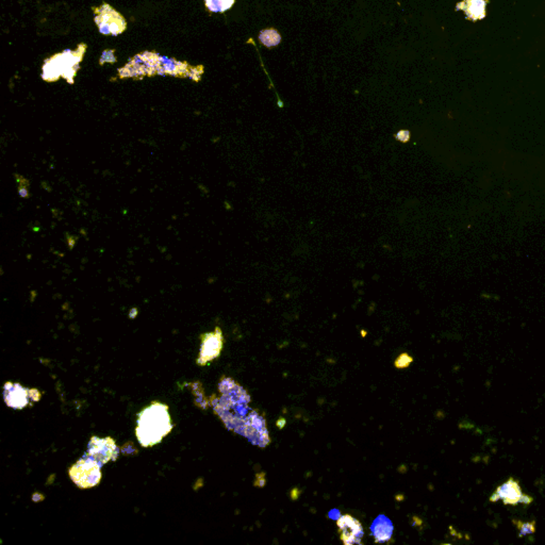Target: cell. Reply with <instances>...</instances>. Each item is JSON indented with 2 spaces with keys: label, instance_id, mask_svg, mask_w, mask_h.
<instances>
[{
  "label": "cell",
  "instance_id": "obj_5",
  "mask_svg": "<svg viewBox=\"0 0 545 545\" xmlns=\"http://www.w3.org/2000/svg\"><path fill=\"white\" fill-rule=\"evenodd\" d=\"M96 25L99 32L105 35H119L127 28V22L123 15L115 11L111 6L103 3L101 7L93 8Z\"/></svg>",
  "mask_w": 545,
  "mask_h": 545
},
{
  "label": "cell",
  "instance_id": "obj_20",
  "mask_svg": "<svg viewBox=\"0 0 545 545\" xmlns=\"http://www.w3.org/2000/svg\"><path fill=\"white\" fill-rule=\"evenodd\" d=\"M117 61V58L115 57V51H103V56L101 58V64H105L106 62H115Z\"/></svg>",
  "mask_w": 545,
  "mask_h": 545
},
{
  "label": "cell",
  "instance_id": "obj_3",
  "mask_svg": "<svg viewBox=\"0 0 545 545\" xmlns=\"http://www.w3.org/2000/svg\"><path fill=\"white\" fill-rule=\"evenodd\" d=\"M160 55L153 51H144L133 57L119 71V78H133L142 79L144 77H153L158 75Z\"/></svg>",
  "mask_w": 545,
  "mask_h": 545
},
{
  "label": "cell",
  "instance_id": "obj_4",
  "mask_svg": "<svg viewBox=\"0 0 545 545\" xmlns=\"http://www.w3.org/2000/svg\"><path fill=\"white\" fill-rule=\"evenodd\" d=\"M101 466L89 457H83L69 469V475L79 489L97 486L101 480Z\"/></svg>",
  "mask_w": 545,
  "mask_h": 545
},
{
  "label": "cell",
  "instance_id": "obj_2",
  "mask_svg": "<svg viewBox=\"0 0 545 545\" xmlns=\"http://www.w3.org/2000/svg\"><path fill=\"white\" fill-rule=\"evenodd\" d=\"M87 48V44H80L75 51H64L46 60L42 69V78L48 83H53L62 77L73 85L74 78L79 69L80 62L83 61Z\"/></svg>",
  "mask_w": 545,
  "mask_h": 545
},
{
  "label": "cell",
  "instance_id": "obj_19",
  "mask_svg": "<svg viewBox=\"0 0 545 545\" xmlns=\"http://www.w3.org/2000/svg\"><path fill=\"white\" fill-rule=\"evenodd\" d=\"M16 181L19 183V195L22 197L29 196V183L28 181H26V178L22 177L21 175H16Z\"/></svg>",
  "mask_w": 545,
  "mask_h": 545
},
{
  "label": "cell",
  "instance_id": "obj_1",
  "mask_svg": "<svg viewBox=\"0 0 545 545\" xmlns=\"http://www.w3.org/2000/svg\"><path fill=\"white\" fill-rule=\"evenodd\" d=\"M169 407L153 402L137 417L135 436L143 447L159 444L173 430Z\"/></svg>",
  "mask_w": 545,
  "mask_h": 545
},
{
  "label": "cell",
  "instance_id": "obj_17",
  "mask_svg": "<svg viewBox=\"0 0 545 545\" xmlns=\"http://www.w3.org/2000/svg\"><path fill=\"white\" fill-rule=\"evenodd\" d=\"M514 524L518 527V530H520L519 533V537L520 538H523V537L527 536V535H532L536 533V522L533 521V522H526L523 523L521 521H514Z\"/></svg>",
  "mask_w": 545,
  "mask_h": 545
},
{
  "label": "cell",
  "instance_id": "obj_12",
  "mask_svg": "<svg viewBox=\"0 0 545 545\" xmlns=\"http://www.w3.org/2000/svg\"><path fill=\"white\" fill-rule=\"evenodd\" d=\"M35 391L23 388L19 383H7L3 387V399L10 408L21 410L27 406Z\"/></svg>",
  "mask_w": 545,
  "mask_h": 545
},
{
  "label": "cell",
  "instance_id": "obj_9",
  "mask_svg": "<svg viewBox=\"0 0 545 545\" xmlns=\"http://www.w3.org/2000/svg\"><path fill=\"white\" fill-rule=\"evenodd\" d=\"M201 351L196 363L201 367H205L221 355L224 346L223 331L219 326L215 327L212 333L201 335Z\"/></svg>",
  "mask_w": 545,
  "mask_h": 545
},
{
  "label": "cell",
  "instance_id": "obj_6",
  "mask_svg": "<svg viewBox=\"0 0 545 545\" xmlns=\"http://www.w3.org/2000/svg\"><path fill=\"white\" fill-rule=\"evenodd\" d=\"M240 435L246 437L251 444L259 447H267L271 443L267 421L257 411L251 410L244 420Z\"/></svg>",
  "mask_w": 545,
  "mask_h": 545
},
{
  "label": "cell",
  "instance_id": "obj_8",
  "mask_svg": "<svg viewBox=\"0 0 545 545\" xmlns=\"http://www.w3.org/2000/svg\"><path fill=\"white\" fill-rule=\"evenodd\" d=\"M119 454V447L117 446V443L113 439L110 437L101 439L94 436L87 444L85 456L94 459L103 467L109 461L117 460Z\"/></svg>",
  "mask_w": 545,
  "mask_h": 545
},
{
  "label": "cell",
  "instance_id": "obj_21",
  "mask_svg": "<svg viewBox=\"0 0 545 545\" xmlns=\"http://www.w3.org/2000/svg\"><path fill=\"white\" fill-rule=\"evenodd\" d=\"M395 137H396V139L399 140V141L406 143V142H408L409 139H410V133H409V131H399Z\"/></svg>",
  "mask_w": 545,
  "mask_h": 545
},
{
  "label": "cell",
  "instance_id": "obj_15",
  "mask_svg": "<svg viewBox=\"0 0 545 545\" xmlns=\"http://www.w3.org/2000/svg\"><path fill=\"white\" fill-rule=\"evenodd\" d=\"M259 39L262 42L263 45L267 46V47L277 46L281 41V37L280 35H279V32L274 29L263 30V31L260 32V35H259Z\"/></svg>",
  "mask_w": 545,
  "mask_h": 545
},
{
  "label": "cell",
  "instance_id": "obj_22",
  "mask_svg": "<svg viewBox=\"0 0 545 545\" xmlns=\"http://www.w3.org/2000/svg\"><path fill=\"white\" fill-rule=\"evenodd\" d=\"M533 501H534V498H533L532 496H530V495L523 494L521 504L530 505V503H533Z\"/></svg>",
  "mask_w": 545,
  "mask_h": 545
},
{
  "label": "cell",
  "instance_id": "obj_13",
  "mask_svg": "<svg viewBox=\"0 0 545 545\" xmlns=\"http://www.w3.org/2000/svg\"><path fill=\"white\" fill-rule=\"evenodd\" d=\"M370 530L375 543H388L392 539L394 525L388 517L380 514L373 521Z\"/></svg>",
  "mask_w": 545,
  "mask_h": 545
},
{
  "label": "cell",
  "instance_id": "obj_11",
  "mask_svg": "<svg viewBox=\"0 0 545 545\" xmlns=\"http://www.w3.org/2000/svg\"><path fill=\"white\" fill-rule=\"evenodd\" d=\"M523 494L524 493L522 492L520 484L517 482L516 479L510 477L506 483L501 485L496 491L491 495L490 502L498 503L503 501L504 505L517 506V505L521 504Z\"/></svg>",
  "mask_w": 545,
  "mask_h": 545
},
{
  "label": "cell",
  "instance_id": "obj_7",
  "mask_svg": "<svg viewBox=\"0 0 545 545\" xmlns=\"http://www.w3.org/2000/svg\"><path fill=\"white\" fill-rule=\"evenodd\" d=\"M203 73V67H192L187 62H181L173 58L160 56L158 75L173 77L190 78L199 81Z\"/></svg>",
  "mask_w": 545,
  "mask_h": 545
},
{
  "label": "cell",
  "instance_id": "obj_16",
  "mask_svg": "<svg viewBox=\"0 0 545 545\" xmlns=\"http://www.w3.org/2000/svg\"><path fill=\"white\" fill-rule=\"evenodd\" d=\"M235 0H205L206 7L211 12H225L230 9Z\"/></svg>",
  "mask_w": 545,
  "mask_h": 545
},
{
  "label": "cell",
  "instance_id": "obj_18",
  "mask_svg": "<svg viewBox=\"0 0 545 545\" xmlns=\"http://www.w3.org/2000/svg\"><path fill=\"white\" fill-rule=\"evenodd\" d=\"M412 362V357L409 356L406 353H403V354L399 355V356L397 357L394 365L396 369H405V367H408Z\"/></svg>",
  "mask_w": 545,
  "mask_h": 545
},
{
  "label": "cell",
  "instance_id": "obj_10",
  "mask_svg": "<svg viewBox=\"0 0 545 545\" xmlns=\"http://www.w3.org/2000/svg\"><path fill=\"white\" fill-rule=\"evenodd\" d=\"M339 536L344 545L362 544L364 530L362 524L351 514L341 516L337 520Z\"/></svg>",
  "mask_w": 545,
  "mask_h": 545
},
{
  "label": "cell",
  "instance_id": "obj_14",
  "mask_svg": "<svg viewBox=\"0 0 545 545\" xmlns=\"http://www.w3.org/2000/svg\"><path fill=\"white\" fill-rule=\"evenodd\" d=\"M487 1L485 0H464L457 5V10L466 12L468 19L472 21L483 19L486 16Z\"/></svg>",
  "mask_w": 545,
  "mask_h": 545
}]
</instances>
